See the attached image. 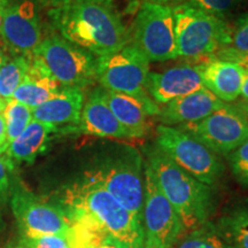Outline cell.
<instances>
[{"label": "cell", "mask_w": 248, "mask_h": 248, "mask_svg": "<svg viewBox=\"0 0 248 248\" xmlns=\"http://www.w3.org/2000/svg\"><path fill=\"white\" fill-rule=\"evenodd\" d=\"M184 1L206 13L225 20V17L238 7L241 0H184Z\"/></svg>", "instance_id": "27"}, {"label": "cell", "mask_w": 248, "mask_h": 248, "mask_svg": "<svg viewBox=\"0 0 248 248\" xmlns=\"http://www.w3.org/2000/svg\"><path fill=\"white\" fill-rule=\"evenodd\" d=\"M175 246L176 248H231L219 237L212 221L186 232Z\"/></svg>", "instance_id": "25"}, {"label": "cell", "mask_w": 248, "mask_h": 248, "mask_svg": "<svg viewBox=\"0 0 248 248\" xmlns=\"http://www.w3.org/2000/svg\"><path fill=\"white\" fill-rule=\"evenodd\" d=\"M130 31V43L148 62L178 59L172 6L142 1Z\"/></svg>", "instance_id": "9"}, {"label": "cell", "mask_w": 248, "mask_h": 248, "mask_svg": "<svg viewBox=\"0 0 248 248\" xmlns=\"http://www.w3.org/2000/svg\"><path fill=\"white\" fill-rule=\"evenodd\" d=\"M214 225L231 248H248V198H241L226 207Z\"/></svg>", "instance_id": "22"}, {"label": "cell", "mask_w": 248, "mask_h": 248, "mask_svg": "<svg viewBox=\"0 0 248 248\" xmlns=\"http://www.w3.org/2000/svg\"><path fill=\"white\" fill-rule=\"evenodd\" d=\"M226 159L235 181L248 188V140L226 155Z\"/></svg>", "instance_id": "26"}, {"label": "cell", "mask_w": 248, "mask_h": 248, "mask_svg": "<svg viewBox=\"0 0 248 248\" xmlns=\"http://www.w3.org/2000/svg\"><path fill=\"white\" fill-rule=\"evenodd\" d=\"M142 1L147 2H153V4H159V5H167V6H173L178 2H181L182 0H142Z\"/></svg>", "instance_id": "37"}, {"label": "cell", "mask_w": 248, "mask_h": 248, "mask_svg": "<svg viewBox=\"0 0 248 248\" xmlns=\"http://www.w3.org/2000/svg\"><path fill=\"white\" fill-rule=\"evenodd\" d=\"M11 248H23V247H22V246H20V245H18V244H17V245H16V246H14V247H11Z\"/></svg>", "instance_id": "41"}, {"label": "cell", "mask_w": 248, "mask_h": 248, "mask_svg": "<svg viewBox=\"0 0 248 248\" xmlns=\"http://www.w3.org/2000/svg\"><path fill=\"white\" fill-rule=\"evenodd\" d=\"M235 109L239 111V114L244 117L248 122V101L247 100H240L237 101L235 104L232 105Z\"/></svg>", "instance_id": "33"}, {"label": "cell", "mask_w": 248, "mask_h": 248, "mask_svg": "<svg viewBox=\"0 0 248 248\" xmlns=\"http://www.w3.org/2000/svg\"><path fill=\"white\" fill-rule=\"evenodd\" d=\"M141 225L145 248H171L186 233L184 223L161 191L153 171L146 162H144Z\"/></svg>", "instance_id": "10"}, {"label": "cell", "mask_w": 248, "mask_h": 248, "mask_svg": "<svg viewBox=\"0 0 248 248\" xmlns=\"http://www.w3.org/2000/svg\"><path fill=\"white\" fill-rule=\"evenodd\" d=\"M199 66L203 88L216 98L232 104L240 97L245 70L237 62L214 57Z\"/></svg>", "instance_id": "18"}, {"label": "cell", "mask_w": 248, "mask_h": 248, "mask_svg": "<svg viewBox=\"0 0 248 248\" xmlns=\"http://www.w3.org/2000/svg\"><path fill=\"white\" fill-rule=\"evenodd\" d=\"M178 58L199 64L230 46L232 28L186 1L172 6Z\"/></svg>", "instance_id": "5"}, {"label": "cell", "mask_w": 248, "mask_h": 248, "mask_svg": "<svg viewBox=\"0 0 248 248\" xmlns=\"http://www.w3.org/2000/svg\"><path fill=\"white\" fill-rule=\"evenodd\" d=\"M11 162L7 157L0 156V199L5 197L9 188V168Z\"/></svg>", "instance_id": "30"}, {"label": "cell", "mask_w": 248, "mask_h": 248, "mask_svg": "<svg viewBox=\"0 0 248 248\" xmlns=\"http://www.w3.org/2000/svg\"><path fill=\"white\" fill-rule=\"evenodd\" d=\"M31 59L61 86L84 90L97 82V57L60 35L44 37Z\"/></svg>", "instance_id": "7"}, {"label": "cell", "mask_w": 248, "mask_h": 248, "mask_svg": "<svg viewBox=\"0 0 248 248\" xmlns=\"http://www.w3.org/2000/svg\"><path fill=\"white\" fill-rule=\"evenodd\" d=\"M59 132L57 128L32 120L16 139L8 145L4 153L9 162L32 164L46 150L49 138Z\"/></svg>", "instance_id": "20"}, {"label": "cell", "mask_w": 248, "mask_h": 248, "mask_svg": "<svg viewBox=\"0 0 248 248\" xmlns=\"http://www.w3.org/2000/svg\"><path fill=\"white\" fill-rule=\"evenodd\" d=\"M217 155H228L248 140V122L231 104H225L206 119L176 126Z\"/></svg>", "instance_id": "11"}, {"label": "cell", "mask_w": 248, "mask_h": 248, "mask_svg": "<svg viewBox=\"0 0 248 248\" xmlns=\"http://www.w3.org/2000/svg\"><path fill=\"white\" fill-rule=\"evenodd\" d=\"M2 114L6 122V144L2 151L4 153L8 145L14 139H16L32 121V109L21 102L11 99L6 102Z\"/></svg>", "instance_id": "24"}, {"label": "cell", "mask_w": 248, "mask_h": 248, "mask_svg": "<svg viewBox=\"0 0 248 248\" xmlns=\"http://www.w3.org/2000/svg\"><path fill=\"white\" fill-rule=\"evenodd\" d=\"M66 133H83L93 137L110 139H131L121 125L102 95V89L93 90L84 101L78 123L68 129Z\"/></svg>", "instance_id": "15"}, {"label": "cell", "mask_w": 248, "mask_h": 248, "mask_svg": "<svg viewBox=\"0 0 248 248\" xmlns=\"http://www.w3.org/2000/svg\"><path fill=\"white\" fill-rule=\"evenodd\" d=\"M12 58V55L9 54L8 49L6 48V46L4 43H2L1 38H0V68H1V66L4 63H6L9 59Z\"/></svg>", "instance_id": "34"}, {"label": "cell", "mask_w": 248, "mask_h": 248, "mask_svg": "<svg viewBox=\"0 0 248 248\" xmlns=\"http://www.w3.org/2000/svg\"><path fill=\"white\" fill-rule=\"evenodd\" d=\"M144 157L137 148L119 144L101 157L84 176L113 195L126 210L141 221L144 204Z\"/></svg>", "instance_id": "4"}, {"label": "cell", "mask_w": 248, "mask_h": 248, "mask_svg": "<svg viewBox=\"0 0 248 248\" xmlns=\"http://www.w3.org/2000/svg\"><path fill=\"white\" fill-rule=\"evenodd\" d=\"M0 38L12 57H32L43 39L42 21L31 0L11 4L0 27Z\"/></svg>", "instance_id": "13"}, {"label": "cell", "mask_w": 248, "mask_h": 248, "mask_svg": "<svg viewBox=\"0 0 248 248\" xmlns=\"http://www.w3.org/2000/svg\"><path fill=\"white\" fill-rule=\"evenodd\" d=\"M61 88L59 83L31 59L29 70L12 99L33 109L54 97Z\"/></svg>", "instance_id": "21"}, {"label": "cell", "mask_w": 248, "mask_h": 248, "mask_svg": "<svg viewBox=\"0 0 248 248\" xmlns=\"http://www.w3.org/2000/svg\"><path fill=\"white\" fill-rule=\"evenodd\" d=\"M98 248H120V247L114 246V245H102V246L98 247Z\"/></svg>", "instance_id": "40"}, {"label": "cell", "mask_w": 248, "mask_h": 248, "mask_svg": "<svg viewBox=\"0 0 248 248\" xmlns=\"http://www.w3.org/2000/svg\"><path fill=\"white\" fill-rule=\"evenodd\" d=\"M6 144V122L4 114L0 113V154L4 151Z\"/></svg>", "instance_id": "32"}, {"label": "cell", "mask_w": 248, "mask_h": 248, "mask_svg": "<svg viewBox=\"0 0 248 248\" xmlns=\"http://www.w3.org/2000/svg\"><path fill=\"white\" fill-rule=\"evenodd\" d=\"M31 58L12 57L0 68V98L7 102L13 97L14 92L20 86L21 83L29 70Z\"/></svg>", "instance_id": "23"}, {"label": "cell", "mask_w": 248, "mask_h": 248, "mask_svg": "<svg viewBox=\"0 0 248 248\" xmlns=\"http://www.w3.org/2000/svg\"><path fill=\"white\" fill-rule=\"evenodd\" d=\"M42 1L44 2V4L51 5L52 7H58V6L66 4V2L70 1V0H42Z\"/></svg>", "instance_id": "38"}, {"label": "cell", "mask_w": 248, "mask_h": 248, "mask_svg": "<svg viewBox=\"0 0 248 248\" xmlns=\"http://www.w3.org/2000/svg\"><path fill=\"white\" fill-rule=\"evenodd\" d=\"M85 101L84 90L62 86L57 94L32 109V120L66 133L78 123Z\"/></svg>", "instance_id": "16"}, {"label": "cell", "mask_w": 248, "mask_h": 248, "mask_svg": "<svg viewBox=\"0 0 248 248\" xmlns=\"http://www.w3.org/2000/svg\"><path fill=\"white\" fill-rule=\"evenodd\" d=\"M203 89L199 64L185 63L175 66L161 73H150L147 92L155 104H169Z\"/></svg>", "instance_id": "14"}, {"label": "cell", "mask_w": 248, "mask_h": 248, "mask_svg": "<svg viewBox=\"0 0 248 248\" xmlns=\"http://www.w3.org/2000/svg\"><path fill=\"white\" fill-rule=\"evenodd\" d=\"M63 212L84 214L106 232L110 245L145 248L141 221L102 186L83 176L63 188L57 202Z\"/></svg>", "instance_id": "2"}, {"label": "cell", "mask_w": 248, "mask_h": 248, "mask_svg": "<svg viewBox=\"0 0 248 248\" xmlns=\"http://www.w3.org/2000/svg\"><path fill=\"white\" fill-rule=\"evenodd\" d=\"M11 0H0V27H1V22H2V18H4L5 12L7 11V8L11 5Z\"/></svg>", "instance_id": "36"}, {"label": "cell", "mask_w": 248, "mask_h": 248, "mask_svg": "<svg viewBox=\"0 0 248 248\" xmlns=\"http://www.w3.org/2000/svg\"><path fill=\"white\" fill-rule=\"evenodd\" d=\"M144 154L145 162L181 217L186 232L209 222L216 207L214 188L183 170L155 144L145 148Z\"/></svg>", "instance_id": "3"}, {"label": "cell", "mask_w": 248, "mask_h": 248, "mask_svg": "<svg viewBox=\"0 0 248 248\" xmlns=\"http://www.w3.org/2000/svg\"><path fill=\"white\" fill-rule=\"evenodd\" d=\"M155 145L183 170L210 187L224 175L225 166L221 156L176 126L160 124Z\"/></svg>", "instance_id": "8"}, {"label": "cell", "mask_w": 248, "mask_h": 248, "mask_svg": "<svg viewBox=\"0 0 248 248\" xmlns=\"http://www.w3.org/2000/svg\"><path fill=\"white\" fill-rule=\"evenodd\" d=\"M5 106H6V101L2 98H0V113H2V111H4Z\"/></svg>", "instance_id": "39"}, {"label": "cell", "mask_w": 248, "mask_h": 248, "mask_svg": "<svg viewBox=\"0 0 248 248\" xmlns=\"http://www.w3.org/2000/svg\"><path fill=\"white\" fill-rule=\"evenodd\" d=\"M48 16L60 36L97 58L130 43V31L114 0H70L52 8Z\"/></svg>", "instance_id": "1"}, {"label": "cell", "mask_w": 248, "mask_h": 248, "mask_svg": "<svg viewBox=\"0 0 248 248\" xmlns=\"http://www.w3.org/2000/svg\"><path fill=\"white\" fill-rule=\"evenodd\" d=\"M217 58L221 59H225V60H230L233 62H237L239 66H241L244 69L248 70V54H239V53H234V52L229 51V49H222L218 54L216 55Z\"/></svg>", "instance_id": "31"}, {"label": "cell", "mask_w": 248, "mask_h": 248, "mask_svg": "<svg viewBox=\"0 0 248 248\" xmlns=\"http://www.w3.org/2000/svg\"><path fill=\"white\" fill-rule=\"evenodd\" d=\"M17 244L23 248H71L66 238L54 234L22 237Z\"/></svg>", "instance_id": "28"}, {"label": "cell", "mask_w": 248, "mask_h": 248, "mask_svg": "<svg viewBox=\"0 0 248 248\" xmlns=\"http://www.w3.org/2000/svg\"><path fill=\"white\" fill-rule=\"evenodd\" d=\"M226 49L234 53L248 54V15L232 29L231 43Z\"/></svg>", "instance_id": "29"}, {"label": "cell", "mask_w": 248, "mask_h": 248, "mask_svg": "<svg viewBox=\"0 0 248 248\" xmlns=\"http://www.w3.org/2000/svg\"><path fill=\"white\" fill-rule=\"evenodd\" d=\"M224 105L225 102L203 88L164 105L155 117L162 125L181 126L206 119Z\"/></svg>", "instance_id": "17"}, {"label": "cell", "mask_w": 248, "mask_h": 248, "mask_svg": "<svg viewBox=\"0 0 248 248\" xmlns=\"http://www.w3.org/2000/svg\"><path fill=\"white\" fill-rule=\"evenodd\" d=\"M150 73V62L131 43L114 53L97 58V82L100 88L138 99L150 116L155 117L160 107L147 92Z\"/></svg>", "instance_id": "6"}, {"label": "cell", "mask_w": 248, "mask_h": 248, "mask_svg": "<svg viewBox=\"0 0 248 248\" xmlns=\"http://www.w3.org/2000/svg\"><path fill=\"white\" fill-rule=\"evenodd\" d=\"M102 95L108 107L113 111L121 125L128 131L131 139H140L147 136L150 129L148 117L151 116L141 101L131 95L106 91L104 89Z\"/></svg>", "instance_id": "19"}, {"label": "cell", "mask_w": 248, "mask_h": 248, "mask_svg": "<svg viewBox=\"0 0 248 248\" xmlns=\"http://www.w3.org/2000/svg\"><path fill=\"white\" fill-rule=\"evenodd\" d=\"M244 80H243V86H241V92L240 95L243 97V100L248 101V70L244 69Z\"/></svg>", "instance_id": "35"}, {"label": "cell", "mask_w": 248, "mask_h": 248, "mask_svg": "<svg viewBox=\"0 0 248 248\" xmlns=\"http://www.w3.org/2000/svg\"><path fill=\"white\" fill-rule=\"evenodd\" d=\"M12 210L23 237L62 235L67 239L70 223L58 203L40 199L28 191H16L12 197Z\"/></svg>", "instance_id": "12"}]
</instances>
